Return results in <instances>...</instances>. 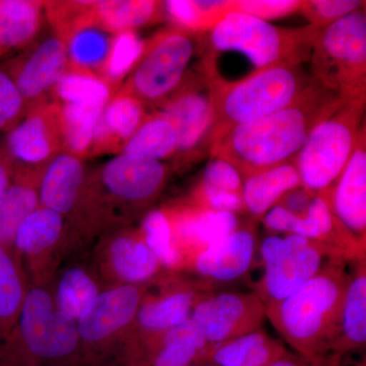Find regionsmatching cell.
Returning <instances> with one entry per match:
<instances>
[{"label":"cell","mask_w":366,"mask_h":366,"mask_svg":"<svg viewBox=\"0 0 366 366\" xmlns=\"http://www.w3.org/2000/svg\"><path fill=\"white\" fill-rule=\"evenodd\" d=\"M44 20V1L0 0V64L33 44Z\"/></svg>","instance_id":"25"},{"label":"cell","mask_w":366,"mask_h":366,"mask_svg":"<svg viewBox=\"0 0 366 366\" xmlns=\"http://www.w3.org/2000/svg\"><path fill=\"white\" fill-rule=\"evenodd\" d=\"M212 290L215 286L209 282L166 272L146 286L127 344L153 338L187 322L197 302Z\"/></svg>","instance_id":"11"},{"label":"cell","mask_w":366,"mask_h":366,"mask_svg":"<svg viewBox=\"0 0 366 366\" xmlns=\"http://www.w3.org/2000/svg\"><path fill=\"white\" fill-rule=\"evenodd\" d=\"M365 6V1L360 0H307L302 1L300 11L310 26L322 29Z\"/></svg>","instance_id":"40"},{"label":"cell","mask_w":366,"mask_h":366,"mask_svg":"<svg viewBox=\"0 0 366 366\" xmlns=\"http://www.w3.org/2000/svg\"><path fill=\"white\" fill-rule=\"evenodd\" d=\"M346 264H327L295 293L266 307L267 319L296 354L308 358L331 354L350 278Z\"/></svg>","instance_id":"2"},{"label":"cell","mask_w":366,"mask_h":366,"mask_svg":"<svg viewBox=\"0 0 366 366\" xmlns=\"http://www.w3.org/2000/svg\"><path fill=\"white\" fill-rule=\"evenodd\" d=\"M144 45L146 40L142 39L137 31H124L113 35L104 66L99 74L109 86L113 95L141 59Z\"/></svg>","instance_id":"36"},{"label":"cell","mask_w":366,"mask_h":366,"mask_svg":"<svg viewBox=\"0 0 366 366\" xmlns=\"http://www.w3.org/2000/svg\"><path fill=\"white\" fill-rule=\"evenodd\" d=\"M343 358L336 354H329L325 357L308 358L300 354L289 353L269 366H342Z\"/></svg>","instance_id":"45"},{"label":"cell","mask_w":366,"mask_h":366,"mask_svg":"<svg viewBox=\"0 0 366 366\" xmlns=\"http://www.w3.org/2000/svg\"><path fill=\"white\" fill-rule=\"evenodd\" d=\"M43 171L16 166L13 182L0 199V245L13 254L16 231L26 217L40 207Z\"/></svg>","instance_id":"24"},{"label":"cell","mask_w":366,"mask_h":366,"mask_svg":"<svg viewBox=\"0 0 366 366\" xmlns=\"http://www.w3.org/2000/svg\"><path fill=\"white\" fill-rule=\"evenodd\" d=\"M259 252L264 271L254 293L266 307L295 293L327 264L348 262L324 243L292 234L268 236Z\"/></svg>","instance_id":"9"},{"label":"cell","mask_w":366,"mask_h":366,"mask_svg":"<svg viewBox=\"0 0 366 366\" xmlns=\"http://www.w3.org/2000/svg\"><path fill=\"white\" fill-rule=\"evenodd\" d=\"M16 164L4 143H0V199L13 182Z\"/></svg>","instance_id":"46"},{"label":"cell","mask_w":366,"mask_h":366,"mask_svg":"<svg viewBox=\"0 0 366 366\" xmlns=\"http://www.w3.org/2000/svg\"><path fill=\"white\" fill-rule=\"evenodd\" d=\"M105 107L59 105L64 150L76 157H90L96 127Z\"/></svg>","instance_id":"35"},{"label":"cell","mask_w":366,"mask_h":366,"mask_svg":"<svg viewBox=\"0 0 366 366\" xmlns=\"http://www.w3.org/2000/svg\"><path fill=\"white\" fill-rule=\"evenodd\" d=\"M211 346L192 320L125 347L124 366H202Z\"/></svg>","instance_id":"19"},{"label":"cell","mask_w":366,"mask_h":366,"mask_svg":"<svg viewBox=\"0 0 366 366\" xmlns=\"http://www.w3.org/2000/svg\"><path fill=\"white\" fill-rule=\"evenodd\" d=\"M266 305L254 292L212 290L197 302L190 320L209 346L262 330Z\"/></svg>","instance_id":"14"},{"label":"cell","mask_w":366,"mask_h":366,"mask_svg":"<svg viewBox=\"0 0 366 366\" xmlns=\"http://www.w3.org/2000/svg\"><path fill=\"white\" fill-rule=\"evenodd\" d=\"M83 159L64 152L43 171L40 206L57 212L69 223L78 209L86 179Z\"/></svg>","instance_id":"22"},{"label":"cell","mask_w":366,"mask_h":366,"mask_svg":"<svg viewBox=\"0 0 366 366\" xmlns=\"http://www.w3.org/2000/svg\"><path fill=\"white\" fill-rule=\"evenodd\" d=\"M317 81L344 100L366 97L365 6L322 29L312 46Z\"/></svg>","instance_id":"6"},{"label":"cell","mask_w":366,"mask_h":366,"mask_svg":"<svg viewBox=\"0 0 366 366\" xmlns=\"http://www.w3.org/2000/svg\"><path fill=\"white\" fill-rule=\"evenodd\" d=\"M206 79H187L179 90L154 112L163 115L174 127L177 137L179 157L192 156L204 144L208 146V137L213 122L209 86L204 89ZM208 85V84H207Z\"/></svg>","instance_id":"17"},{"label":"cell","mask_w":366,"mask_h":366,"mask_svg":"<svg viewBox=\"0 0 366 366\" xmlns=\"http://www.w3.org/2000/svg\"><path fill=\"white\" fill-rule=\"evenodd\" d=\"M300 0H229L228 11L249 14L268 21L300 11Z\"/></svg>","instance_id":"42"},{"label":"cell","mask_w":366,"mask_h":366,"mask_svg":"<svg viewBox=\"0 0 366 366\" xmlns=\"http://www.w3.org/2000/svg\"><path fill=\"white\" fill-rule=\"evenodd\" d=\"M202 366H212V365H202Z\"/></svg>","instance_id":"48"},{"label":"cell","mask_w":366,"mask_h":366,"mask_svg":"<svg viewBox=\"0 0 366 366\" xmlns=\"http://www.w3.org/2000/svg\"><path fill=\"white\" fill-rule=\"evenodd\" d=\"M315 196L317 194L300 185V187L286 192L277 204L283 207L293 215L302 218L307 215L310 204Z\"/></svg>","instance_id":"44"},{"label":"cell","mask_w":366,"mask_h":366,"mask_svg":"<svg viewBox=\"0 0 366 366\" xmlns=\"http://www.w3.org/2000/svg\"><path fill=\"white\" fill-rule=\"evenodd\" d=\"M326 194L335 221L358 244L366 240V132L361 127L343 172Z\"/></svg>","instance_id":"18"},{"label":"cell","mask_w":366,"mask_h":366,"mask_svg":"<svg viewBox=\"0 0 366 366\" xmlns=\"http://www.w3.org/2000/svg\"><path fill=\"white\" fill-rule=\"evenodd\" d=\"M149 249L168 272L183 271V259L175 244L169 218L164 209H152L144 215L139 229Z\"/></svg>","instance_id":"38"},{"label":"cell","mask_w":366,"mask_h":366,"mask_svg":"<svg viewBox=\"0 0 366 366\" xmlns=\"http://www.w3.org/2000/svg\"><path fill=\"white\" fill-rule=\"evenodd\" d=\"M255 219L240 224L230 234L211 245L187 264V269L209 283L237 280L254 262L257 245Z\"/></svg>","instance_id":"21"},{"label":"cell","mask_w":366,"mask_h":366,"mask_svg":"<svg viewBox=\"0 0 366 366\" xmlns=\"http://www.w3.org/2000/svg\"><path fill=\"white\" fill-rule=\"evenodd\" d=\"M302 184L295 161L249 175L243 179L245 211L249 212L252 218L261 220L286 192Z\"/></svg>","instance_id":"29"},{"label":"cell","mask_w":366,"mask_h":366,"mask_svg":"<svg viewBox=\"0 0 366 366\" xmlns=\"http://www.w3.org/2000/svg\"><path fill=\"white\" fill-rule=\"evenodd\" d=\"M30 288L13 252L0 245V340L13 331Z\"/></svg>","instance_id":"32"},{"label":"cell","mask_w":366,"mask_h":366,"mask_svg":"<svg viewBox=\"0 0 366 366\" xmlns=\"http://www.w3.org/2000/svg\"><path fill=\"white\" fill-rule=\"evenodd\" d=\"M4 144L16 166L45 169L53 159L66 152L59 105L50 101L26 112L7 132Z\"/></svg>","instance_id":"16"},{"label":"cell","mask_w":366,"mask_h":366,"mask_svg":"<svg viewBox=\"0 0 366 366\" xmlns=\"http://www.w3.org/2000/svg\"><path fill=\"white\" fill-rule=\"evenodd\" d=\"M0 366H88L76 322L55 307L51 285H30L16 326L0 340Z\"/></svg>","instance_id":"3"},{"label":"cell","mask_w":366,"mask_h":366,"mask_svg":"<svg viewBox=\"0 0 366 366\" xmlns=\"http://www.w3.org/2000/svg\"><path fill=\"white\" fill-rule=\"evenodd\" d=\"M183 259V269L199 252L232 233L240 225L237 215L201 208L187 202L164 209Z\"/></svg>","instance_id":"20"},{"label":"cell","mask_w":366,"mask_h":366,"mask_svg":"<svg viewBox=\"0 0 366 366\" xmlns=\"http://www.w3.org/2000/svg\"><path fill=\"white\" fill-rule=\"evenodd\" d=\"M0 66L13 79L30 112L51 101L53 89L69 66L64 41L52 34L35 46L7 59Z\"/></svg>","instance_id":"15"},{"label":"cell","mask_w":366,"mask_h":366,"mask_svg":"<svg viewBox=\"0 0 366 366\" xmlns=\"http://www.w3.org/2000/svg\"><path fill=\"white\" fill-rule=\"evenodd\" d=\"M26 106L13 79L0 66V132L7 134L26 117Z\"/></svg>","instance_id":"43"},{"label":"cell","mask_w":366,"mask_h":366,"mask_svg":"<svg viewBox=\"0 0 366 366\" xmlns=\"http://www.w3.org/2000/svg\"><path fill=\"white\" fill-rule=\"evenodd\" d=\"M147 107L137 99L117 92L106 105L94 134L92 156L120 154L148 117Z\"/></svg>","instance_id":"23"},{"label":"cell","mask_w":366,"mask_h":366,"mask_svg":"<svg viewBox=\"0 0 366 366\" xmlns=\"http://www.w3.org/2000/svg\"><path fill=\"white\" fill-rule=\"evenodd\" d=\"M312 81L300 66H278L231 85H208L213 110L209 149L229 129L292 104Z\"/></svg>","instance_id":"5"},{"label":"cell","mask_w":366,"mask_h":366,"mask_svg":"<svg viewBox=\"0 0 366 366\" xmlns=\"http://www.w3.org/2000/svg\"><path fill=\"white\" fill-rule=\"evenodd\" d=\"M112 37V34L98 26L79 29L64 42L69 66L95 72L99 76L104 66Z\"/></svg>","instance_id":"37"},{"label":"cell","mask_w":366,"mask_h":366,"mask_svg":"<svg viewBox=\"0 0 366 366\" xmlns=\"http://www.w3.org/2000/svg\"><path fill=\"white\" fill-rule=\"evenodd\" d=\"M228 0H168L164 14L173 26L194 34L211 32L228 14Z\"/></svg>","instance_id":"34"},{"label":"cell","mask_w":366,"mask_h":366,"mask_svg":"<svg viewBox=\"0 0 366 366\" xmlns=\"http://www.w3.org/2000/svg\"><path fill=\"white\" fill-rule=\"evenodd\" d=\"M96 24L106 32L137 31L165 18L163 1L155 0H100L94 1Z\"/></svg>","instance_id":"30"},{"label":"cell","mask_w":366,"mask_h":366,"mask_svg":"<svg viewBox=\"0 0 366 366\" xmlns=\"http://www.w3.org/2000/svg\"><path fill=\"white\" fill-rule=\"evenodd\" d=\"M194 36L172 26L146 40L141 59L117 92L137 99L147 108L164 104L187 78Z\"/></svg>","instance_id":"8"},{"label":"cell","mask_w":366,"mask_h":366,"mask_svg":"<svg viewBox=\"0 0 366 366\" xmlns=\"http://www.w3.org/2000/svg\"><path fill=\"white\" fill-rule=\"evenodd\" d=\"M91 264L104 287L148 286L168 272L149 249L139 229L127 226L100 236Z\"/></svg>","instance_id":"13"},{"label":"cell","mask_w":366,"mask_h":366,"mask_svg":"<svg viewBox=\"0 0 366 366\" xmlns=\"http://www.w3.org/2000/svg\"><path fill=\"white\" fill-rule=\"evenodd\" d=\"M357 366H366L365 358L363 361H360V362L357 363Z\"/></svg>","instance_id":"47"},{"label":"cell","mask_w":366,"mask_h":366,"mask_svg":"<svg viewBox=\"0 0 366 366\" xmlns=\"http://www.w3.org/2000/svg\"><path fill=\"white\" fill-rule=\"evenodd\" d=\"M317 29L280 28L242 13H230L209 32L207 59H244L247 76L278 66H300L312 55Z\"/></svg>","instance_id":"4"},{"label":"cell","mask_w":366,"mask_h":366,"mask_svg":"<svg viewBox=\"0 0 366 366\" xmlns=\"http://www.w3.org/2000/svg\"><path fill=\"white\" fill-rule=\"evenodd\" d=\"M365 109V98L344 100L315 127L295 160L302 187L317 194L333 187L352 155Z\"/></svg>","instance_id":"7"},{"label":"cell","mask_w":366,"mask_h":366,"mask_svg":"<svg viewBox=\"0 0 366 366\" xmlns=\"http://www.w3.org/2000/svg\"><path fill=\"white\" fill-rule=\"evenodd\" d=\"M350 274L340 320L338 337L331 353L343 358L347 353L362 350L366 344V264L365 257L356 259Z\"/></svg>","instance_id":"27"},{"label":"cell","mask_w":366,"mask_h":366,"mask_svg":"<svg viewBox=\"0 0 366 366\" xmlns=\"http://www.w3.org/2000/svg\"><path fill=\"white\" fill-rule=\"evenodd\" d=\"M71 252L66 219L44 207L26 217L14 237V257L30 285H51L60 264Z\"/></svg>","instance_id":"12"},{"label":"cell","mask_w":366,"mask_h":366,"mask_svg":"<svg viewBox=\"0 0 366 366\" xmlns=\"http://www.w3.org/2000/svg\"><path fill=\"white\" fill-rule=\"evenodd\" d=\"M289 353L280 341L274 340L266 332L259 330L211 346L204 365L269 366Z\"/></svg>","instance_id":"28"},{"label":"cell","mask_w":366,"mask_h":366,"mask_svg":"<svg viewBox=\"0 0 366 366\" xmlns=\"http://www.w3.org/2000/svg\"><path fill=\"white\" fill-rule=\"evenodd\" d=\"M45 19L52 32L66 42L72 33L88 26H97L94 1H44Z\"/></svg>","instance_id":"39"},{"label":"cell","mask_w":366,"mask_h":366,"mask_svg":"<svg viewBox=\"0 0 366 366\" xmlns=\"http://www.w3.org/2000/svg\"><path fill=\"white\" fill-rule=\"evenodd\" d=\"M343 101L338 94L312 79L292 104L261 119L237 125L219 137L209 147L211 157L232 164L243 179L293 162L315 127Z\"/></svg>","instance_id":"1"},{"label":"cell","mask_w":366,"mask_h":366,"mask_svg":"<svg viewBox=\"0 0 366 366\" xmlns=\"http://www.w3.org/2000/svg\"><path fill=\"white\" fill-rule=\"evenodd\" d=\"M177 150V137L174 127L160 113L153 112L124 144L120 154L162 162L175 156Z\"/></svg>","instance_id":"31"},{"label":"cell","mask_w":366,"mask_h":366,"mask_svg":"<svg viewBox=\"0 0 366 366\" xmlns=\"http://www.w3.org/2000/svg\"><path fill=\"white\" fill-rule=\"evenodd\" d=\"M144 290L146 286H108L76 322L89 366H103L113 358L122 361Z\"/></svg>","instance_id":"10"},{"label":"cell","mask_w":366,"mask_h":366,"mask_svg":"<svg viewBox=\"0 0 366 366\" xmlns=\"http://www.w3.org/2000/svg\"><path fill=\"white\" fill-rule=\"evenodd\" d=\"M113 96L109 86L95 72L69 66L51 94L52 102L106 107Z\"/></svg>","instance_id":"33"},{"label":"cell","mask_w":366,"mask_h":366,"mask_svg":"<svg viewBox=\"0 0 366 366\" xmlns=\"http://www.w3.org/2000/svg\"><path fill=\"white\" fill-rule=\"evenodd\" d=\"M243 177L235 166L218 157L211 160L196 190L203 192H234L242 194Z\"/></svg>","instance_id":"41"},{"label":"cell","mask_w":366,"mask_h":366,"mask_svg":"<svg viewBox=\"0 0 366 366\" xmlns=\"http://www.w3.org/2000/svg\"><path fill=\"white\" fill-rule=\"evenodd\" d=\"M55 307L78 322L104 289L90 264L72 262L59 269L52 282Z\"/></svg>","instance_id":"26"}]
</instances>
